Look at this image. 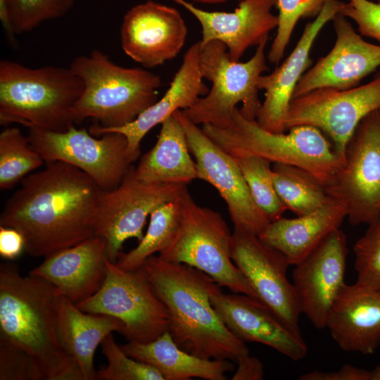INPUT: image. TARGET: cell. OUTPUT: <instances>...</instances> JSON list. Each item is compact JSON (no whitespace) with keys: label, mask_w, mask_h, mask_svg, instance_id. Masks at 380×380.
I'll list each match as a JSON object with an SVG mask.
<instances>
[{"label":"cell","mask_w":380,"mask_h":380,"mask_svg":"<svg viewBox=\"0 0 380 380\" xmlns=\"http://www.w3.org/2000/svg\"><path fill=\"white\" fill-rule=\"evenodd\" d=\"M377 2L380 3V0H377Z\"/></svg>","instance_id":"ee69618b"},{"label":"cell","mask_w":380,"mask_h":380,"mask_svg":"<svg viewBox=\"0 0 380 380\" xmlns=\"http://www.w3.org/2000/svg\"><path fill=\"white\" fill-rule=\"evenodd\" d=\"M343 2L326 0L319 14L306 24L296 46L289 56L268 75H261L258 88L265 99L256 117L264 129L274 133L286 132L285 120L295 88L310 65V53L324 26L339 13Z\"/></svg>","instance_id":"ffe728a7"},{"label":"cell","mask_w":380,"mask_h":380,"mask_svg":"<svg viewBox=\"0 0 380 380\" xmlns=\"http://www.w3.org/2000/svg\"><path fill=\"white\" fill-rule=\"evenodd\" d=\"M120 347L128 356L156 369L165 380H226V372L234 369L230 360H208L184 351L169 331L151 342L128 341Z\"/></svg>","instance_id":"4316f807"},{"label":"cell","mask_w":380,"mask_h":380,"mask_svg":"<svg viewBox=\"0 0 380 380\" xmlns=\"http://www.w3.org/2000/svg\"><path fill=\"white\" fill-rule=\"evenodd\" d=\"M0 380H43V378L29 355L0 345Z\"/></svg>","instance_id":"74e56055"},{"label":"cell","mask_w":380,"mask_h":380,"mask_svg":"<svg viewBox=\"0 0 380 380\" xmlns=\"http://www.w3.org/2000/svg\"><path fill=\"white\" fill-rule=\"evenodd\" d=\"M326 0H277L279 10L277 34L267 54L268 61L278 65L284 57L296 23L301 18L317 17Z\"/></svg>","instance_id":"d6a6232c"},{"label":"cell","mask_w":380,"mask_h":380,"mask_svg":"<svg viewBox=\"0 0 380 380\" xmlns=\"http://www.w3.org/2000/svg\"><path fill=\"white\" fill-rule=\"evenodd\" d=\"M189 152L184 129L173 114L162 122L156 144L133 167L134 175L149 184H187L197 179Z\"/></svg>","instance_id":"83f0119b"},{"label":"cell","mask_w":380,"mask_h":380,"mask_svg":"<svg viewBox=\"0 0 380 380\" xmlns=\"http://www.w3.org/2000/svg\"><path fill=\"white\" fill-rule=\"evenodd\" d=\"M25 241L17 229L0 225V255L7 260H14L25 251Z\"/></svg>","instance_id":"ab89813d"},{"label":"cell","mask_w":380,"mask_h":380,"mask_svg":"<svg viewBox=\"0 0 380 380\" xmlns=\"http://www.w3.org/2000/svg\"><path fill=\"white\" fill-rule=\"evenodd\" d=\"M346 234L336 229L295 265L293 285L302 313L315 327L327 326L331 309L345 286Z\"/></svg>","instance_id":"2e32d148"},{"label":"cell","mask_w":380,"mask_h":380,"mask_svg":"<svg viewBox=\"0 0 380 380\" xmlns=\"http://www.w3.org/2000/svg\"><path fill=\"white\" fill-rule=\"evenodd\" d=\"M380 110V72L368 83L345 90L320 88L292 99L286 131L300 125L314 127L344 157L346 144L360 122Z\"/></svg>","instance_id":"7c38bea8"},{"label":"cell","mask_w":380,"mask_h":380,"mask_svg":"<svg viewBox=\"0 0 380 380\" xmlns=\"http://www.w3.org/2000/svg\"><path fill=\"white\" fill-rule=\"evenodd\" d=\"M187 27L175 8L148 0L124 15L120 42L126 55L146 68L175 58L185 44Z\"/></svg>","instance_id":"e0dca14e"},{"label":"cell","mask_w":380,"mask_h":380,"mask_svg":"<svg viewBox=\"0 0 380 380\" xmlns=\"http://www.w3.org/2000/svg\"><path fill=\"white\" fill-rule=\"evenodd\" d=\"M75 0H8L15 34L29 32L42 23L65 15Z\"/></svg>","instance_id":"e575fe53"},{"label":"cell","mask_w":380,"mask_h":380,"mask_svg":"<svg viewBox=\"0 0 380 380\" xmlns=\"http://www.w3.org/2000/svg\"><path fill=\"white\" fill-rule=\"evenodd\" d=\"M344 205L353 226L380 215V111L367 115L348 140L344 163L325 187Z\"/></svg>","instance_id":"30bf717a"},{"label":"cell","mask_w":380,"mask_h":380,"mask_svg":"<svg viewBox=\"0 0 380 380\" xmlns=\"http://www.w3.org/2000/svg\"><path fill=\"white\" fill-rule=\"evenodd\" d=\"M200 42L193 44L183 57L170 87L161 99L144 110L134 121L125 125L104 129L96 125L89 127V132L99 137L108 132L123 134L127 141V151L132 163L140 156V144L146 134L154 127L176 111L191 107L209 89L203 82L199 67Z\"/></svg>","instance_id":"7402d4cb"},{"label":"cell","mask_w":380,"mask_h":380,"mask_svg":"<svg viewBox=\"0 0 380 380\" xmlns=\"http://www.w3.org/2000/svg\"><path fill=\"white\" fill-rule=\"evenodd\" d=\"M179 217V196L158 206L150 215L149 225L143 239L134 248L127 253L121 252L115 264L122 270H134L148 258L163 251L175 235Z\"/></svg>","instance_id":"f546056e"},{"label":"cell","mask_w":380,"mask_h":380,"mask_svg":"<svg viewBox=\"0 0 380 380\" xmlns=\"http://www.w3.org/2000/svg\"><path fill=\"white\" fill-rule=\"evenodd\" d=\"M346 217L344 205L331 197L312 213L295 218L281 217L271 222L258 236L281 252L290 265H296L331 232L339 229Z\"/></svg>","instance_id":"d4e9b609"},{"label":"cell","mask_w":380,"mask_h":380,"mask_svg":"<svg viewBox=\"0 0 380 380\" xmlns=\"http://www.w3.org/2000/svg\"><path fill=\"white\" fill-rule=\"evenodd\" d=\"M326 327L341 350L373 354L380 345V290L357 282L346 284Z\"/></svg>","instance_id":"cb8c5ba5"},{"label":"cell","mask_w":380,"mask_h":380,"mask_svg":"<svg viewBox=\"0 0 380 380\" xmlns=\"http://www.w3.org/2000/svg\"><path fill=\"white\" fill-rule=\"evenodd\" d=\"M379 111H380V110H379Z\"/></svg>","instance_id":"f6af8a7d"},{"label":"cell","mask_w":380,"mask_h":380,"mask_svg":"<svg viewBox=\"0 0 380 380\" xmlns=\"http://www.w3.org/2000/svg\"><path fill=\"white\" fill-rule=\"evenodd\" d=\"M183 184H149L134 175L133 167L115 189L104 191L98 208L95 234L106 240V257L116 262L125 241L139 242L146 219L160 205L176 199Z\"/></svg>","instance_id":"4fadbf2b"},{"label":"cell","mask_w":380,"mask_h":380,"mask_svg":"<svg viewBox=\"0 0 380 380\" xmlns=\"http://www.w3.org/2000/svg\"><path fill=\"white\" fill-rule=\"evenodd\" d=\"M210 302L226 327L243 342L265 344L294 361L307 355L308 346L300 331L258 299L220 290L211 295Z\"/></svg>","instance_id":"d6986e66"},{"label":"cell","mask_w":380,"mask_h":380,"mask_svg":"<svg viewBox=\"0 0 380 380\" xmlns=\"http://www.w3.org/2000/svg\"><path fill=\"white\" fill-rule=\"evenodd\" d=\"M191 1L198 2V3H202V4H219V3L227 1L228 0H191ZM238 1H242V0H238Z\"/></svg>","instance_id":"7bdbcfd3"},{"label":"cell","mask_w":380,"mask_h":380,"mask_svg":"<svg viewBox=\"0 0 380 380\" xmlns=\"http://www.w3.org/2000/svg\"><path fill=\"white\" fill-rule=\"evenodd\" d=\"M97 137L75 125L64 132L29 129L32 147L44 162L61 161L82 170L104 191L118 186L132 161L126 137L108 132Z\"/></svg>","instance_id":"8fae6325"},{"label":"cell","mask_w":380,"mask_h":380,"mask_svg":"<svg viewBox=\"0 0 380 380\" xmlns=\"http://www.w3.org/2000/svg\"><path fill=\"white\" fill-rule=\"evenodd\" d=\"M29 139L15 127L0 134V189L10 190L44 164Z\"/></svg>","instance_id":"4dcf8cb0"},{"label":"cell","mask_w":380,"mask_h":380,"mask_svg":"<svg viewBox=\"0 0 380 380\" xmlns=\"http://www.w3.org/2000/svg\"><path fill=\"white\" fill-rule=\"evenodd\" d=\"M191 13L199 22L203 47L212 41L227 46L234 61H239L246 51L258 46L278 25L272 13L277 0H242L232 12L208 11L186 0H172Z\"/></svg>","instance_id":"44dd1931"},{"label":"cell","mask_w":380,"mask_h":380,"mask_svg":"<svg viewBox=\"0 0 380 380\" xmlns=\"http://www.w3.org/2000/svg\"><path fill=\"white\" fill-rule=\"evenodd\" d=\"M300 380H380V365L372 370L345 365L334 372L313 371L301 375Z\"/></svg>","instance_id":"f35d334b"},{"label":"cell","mask_w":380,"mask_h":380,"mask_svg":"<svg viewBox=\"0 0 380 380\" xmlns=\"http://www.w3.org/2000/svg\"><path fill=\"white\" fill-rule=\"evenodd\" d=\"M0 20L8 39L15 44V34L13 30L8 0H0Z\"/></svg>","instance_id":"b9f144b4"},{"label":"cell","mask_w":380,"mask_h":380,"mask_svg":"<svg viewBox=\"0 0 380 380\" xmlns=\"http://www.w3.org/2000/svg\"><path fill=\"white\" fill-rule=\"evenodd\" d=\"M107 365L96 372L99 380H165L154 367L128 356L109 334L101 342Z\"/></svg>","instance_id":"836d02e7"},{"label":"cell","mask_w":380,"mask_h":380,"mask_svg":"<svg viewBox=\"0 0 380 380\" xmlns=\"http://www.w3.org/2000/svg\"><path fill=\"white\" fill-rule=\"evenodd\" d=\"M70 68L84 86L75 107V124L87 118L104 129L129 124L157 101L163 85L160 75L118 65L96 49L74 58Z\"/></svg>","instance_id":"8992f818"},{"label":"cell","mask_w":380,"mask_h":380,"mask_svg":"<svg viewBox=\"0 0 380 380\" xmlns=\"http://www.w3.org/2000/svg\"><path fill=\"white\" fill-rule=\"evenodd\" d=\"M84 82L70 68H30L0 61V124L64 132L75 125V107Z\"/></svg>","instance_id":"277c9868"},{"label":"cell","mask_w":380,"mask_h":380,"mask_svg":"<svg viewBox=\"0 0 380 380\" xmlns=\"http://www.w3.org/2000/svg\"><path fill=\"white\" fill-rule=\"evenodd\" d=\"M106 277L100 289L75 304L81 310L111 316L124 327L128 341L148 343L169 330L167 308L155 293L141 268L125 270L106 258Z\"/></svg>","instance_id":"9c48e42d"},{"label":"cell","mask_w":380,"mask_h":380,"mask_svg":"<svg viewBox=\"0 0 380 380\" xmlns=\"http://www.w3.org/2000/svg\"><path fill=\"white\" fill-rule=\"evenodd\" d=\"M353 246L357 283L380 290V215Z\"/></svg>","instance_id":"d590c367"},{"label":"cell","mask_w":380,"mask_h":380,"mask_svg":"<svg viewBox=\"0 0 380 380\" xmlns=\"http://www.w3.org/2000/svg\"><path fill=\"white\" fill-rule=\"evenodd\" d=\"M204 133L234 158L258 156L272 163L306 170L325 187L342 167L344 157L319 129L308 125L274 133L256 120L245 118L236 108L223 126L202 125Z\"/></svg>","instance_id":"5b68a950"},{"label":"cell","mask_w":380,"mask_h":380,"mask_svg":"<svg viewBox=\"0 0 380 380\" xmlns=\"http://www.w3.org/2000/svg\"><path fill=\"white\" fill-rule=\"evenodd\" d=\"M123 323L111 316L81 310L61 295L57 306V333L65 351L77 363L84 380L96 379L94 357L99 344Z\"/></svg>","instance_id":"484cf974"},{"label":"cell","mask_w":380,"mask_h":380,"mask_svg":"<svg viewBox=\"0 0 380 380\" xmlns=\"http://www.w3.org/2000/svg\"><path fill=\"white\" fill-rule=\"evenodd\" d=\"M231 256L258 299L300 331L302 312L293 285L287 278L290 264L285 255L258 236L234 228Z\"/></svg>","instance_id":"9a60e30c"},{"label":"cell","mask_w":380,"mask_h":380,"mask_svg":"<svg viewBox=\"0 0 380 380\" xmlns=\"http://www.w3.org/2000/svg\"><path fill=\"white\" fill-rule=\"evenodd\" d=\"M180 217L174 238L158 256L186 264L212 277L232 293L257 296L231 256L232 233L222 215L198 205L187 186L179 196Z\"/></svg>","instance_id":"52a82bcc"},{"label":"cell","mask_w":380,"mask_h":380,"mask_svg":"<svg viewBox=\"0 0 380 380\" xmlns=\"http://www.w3.org/2000/svg\"><path fill=\"white\" fill-rule=\"evenodd\" d=\"M20 184L4 205L0 225L23 235L26 253L46 257L96 235L104 190L86 173L68 163L51 161Z\"/></svg>","instance_id":"6da1fadb"},{"label":"cell","mask_w":380,"mask_h":380,"mask_svg":"<svg viewBox=\"0 0 380 380\" xmlns=\"http://www.w3.org/2000/svg\"><path fill=\"white\" fill-rule=\"evenodd\" d=\"M269 37L257 46L254 55L246 62L231 59L227 46L212 41L201 47L199 67L201 75L212 83L208 94L191 107L182 110L196 125L223 126L239 103L241 114L256 120L262 102L258 96V80L268 70L265 49Z\"/></svg>","instance_id":"ba28073f"},{"label":"cell","mask_w":380,"mask_h":380,"mask_svg":"<svg viewBox=\"0 0 380 380\" xmlns=\"http://www.w3.org/2000/svg\"><path fill=\"white\" fill-rule=\"evenodd\" d=\"M237 369L232 380H261L264 378L262 363L256 357L249 355L238 360Z\"/></svg>","instance_id":"60d3db41"},{"label":"cell","mask_w":380,"mask_h":380,"mask_svg":"<svg viewBox=\"0 0 380 380\" xmlns=\"http://www.w3.org/2000/svg\"><path fill=\"white\" fill-rule=\"evenodd\" d=\"M235 159L258 207L270 222L281 217L286 208L275 188L272 163L258 156Z\"/></svg>","instance_id":"1f68e13d"},{"label":"cell","mask_w":380,"mask_h":380,"mask_svg":"<svg viewBox=\"0 0 380 380\" xmlns=\"http://www.w3.org/2000/svg\"><path fill=\"white\" fill-rule=\"evenodd\" d=\"M174 114L184 129L194 156L197 179L218 191L234 228L259 236L271 222L255 204L235 158L216 144L182 110Z\"/></svg>","instance_id":"5bb4252c"},{"label":"cell","mask_w":380,"mask_h":380,"mask_svg":"<svg viewBox=\"0 0 380 380\" xmlns=\"http://www.w3.org/2000/svg\"><path fill=\"white\" fill-rule=\"evenodd\" d=\"M106 240L98 235L46 257L29 274L54 286L75 304L94 295L106 277Z\"/></svg>","instance_id":"603a6c76"},{"label":"cell","mask_w":380,"mask_h":380,"mask_svg":"<svg viewBox=\"0 0 380 380\" xmlns=\"http://www.w3.org/2000/svg\"><path fill=\"white\" fill-rule=\"evenodd\" d=\"M277 192L286 207L297 216L312 213L327 203L331 196L314 175L301 167L273 163Z\"/></svg>","instance_id":"f1b7e54d"},{"label":"cell","mask_w":380,"mask_h":380,"mask_svg":"<svg viewBox=\"0 0 380 380\" xmlns=\"http://www.w3.org/2000/svg\"><path fill=\"white\" fill-rule=\"evenodd\" d=\"M332 21L336 37L333 48L303 75L293 99L320 88L355 87L380 67L379 45L366 42L343 15L337 13Z\"/></svg>","instance_id":"ac0fdd59"},{"label":"cell","mask_w":380,"mask_h":380,"mask_svg":"<svg viewBox=\"0 0 380 380\" xmlns=\"http://www.w3.org/2000/svg\"><path fill=\"white\" fill-rule=\"evenodd\" d=\"M61 292L38 277L21 274L13 262L0 265V345L30 356L43 380H84L57 333Z\"/></svg>","instance_id":"3957f363"},{"label":"cell","mask_w":380,"mask_h":380,"mask_svg":"<svg viewBox=\"0 0 380 380\" xmlns=\"http://www.w3.org/2000/svg\"><path fill=\"white\" fill-rule=\"evenodd\" d=\"M139 268L167 308L168 331L180 348L201 358L236 362L249 355L245 342L226 327L211 304V295L222 290L212 277L154 255Z\"/></svg>","instance_id":"7a4b0ae2"},{"label":"cell","mask_w":380,"mask_h":380,"mask_svg":"<svg viewBox=\"0 0 380 380\" xmlns=\"http://www.w3.org/2000/svg\"><path fill=\"white\" fill-rule=\"evenodd\" d=\"M353 20L361 35L380 42V3L370 0H348L339 13Z\"/></svg>","instance_id":"8d00e7d4"}]
</instances>
